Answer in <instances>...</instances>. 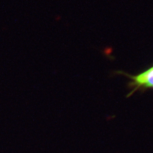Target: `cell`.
I'll return each mask as SVG.
<instances>
[{
    "label": "cell",
    "instance_id": "6da1fadb",
    "mask_svg": "<svg viewBox=\"0 0 153 153\" xmlns=\"http://www.w3.org/2000/svg\"><path fill=\"white\" fill-rule=\"evenodd\" d=\"M124 74L131 80L130 85L133 89L130 95L138 89H153V66L136 75H131L126 73Z\"/></svg>",
    "mask_w": 153,
    "mask_h": 153
}]
</instances>
